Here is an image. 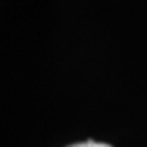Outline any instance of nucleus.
<instances>
[{"label":"nucleus","instance_id":"1","mask_svg":"<svg viewBox=\"0 0 147 147\" xmlns=\"http://www.w3.org/2000/svg\"><path fill=\"white\" fill-rule=\"evenodd\" d=\"M69 147H111V146L110 144H104V143H95V141H92V140H89V141H86V143L72 144Z\"/></svg>","mask_w":147,"mask_h":147}]
</instances>
